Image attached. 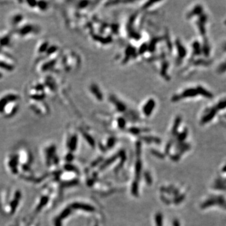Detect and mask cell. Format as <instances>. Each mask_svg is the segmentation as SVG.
<instances>
[{
	"mask_svg": "<svg viewBox=\"0 0 226 226\" xmlns=\"http://www.w3.org/2000/svg\"><path fill=\"white\" fill-rule=\"evenodd\" d=\"M155 222L156 226H163V217L161 214L158 213L155 216Z\"/></svg>",
	"mask_w": 226,
	"mask_h": 226,
	"instance_id": "52a82bcc",
	"label": "cell"
},
{
	"mask_svg": "<svg viewBox=\"0 0 226 226\" xmlns=\"http://www.w3.org/2000/svg\"><path fill=\"white\" fill-rule=\"evenodd\" d=\"M55 226H61V219L58 218V219H56V221L55 222Z\"/></svg>",
	"mask_w": 226,
	"mask_h": 226,
	"instance_id": "44dd1931",
	"label": "cell"
},
{
	"mask_svg": "<svg viewBox=\"0 0 226 226\" xmlns=\"http://www.w3.org/2000/svg\"><path fill=\"white\" fill-rule=\"evenodd\" d=\"M116 156H113V157H112L111 158H109V160H107V161H106V162L102 164V167H101V168H105V167H108V165H109V164H111L112 163H113L114 161V160H116Z\"/></svg>",
	"mask_w": 226,
	"mask_h": 226,
	"instance_id": "4fadbf2b",
	"label": "cell"
},
{
	"mask_svg": "<svg viewBox=\"0 0 226 226\" xmlns=\"http://www.w3.org/2000/svg\"><path fill=\"white\" fill-rule=\"evenodd\" d=\"M114 140L113 138L109 139V141H108V146L109 147V148H111V147L114 145Z\"/></svg>",
	"mask_w": 226,
	"mask_h": 226,
	"instance_id": "e0dca14e",
	"label": "cell"
},
{
	"mask_svg": "<svg viewBox=\"0 0 226 226\" xmlns=\"http://www.w3.org/2000/svg\"><path fill=\"white\" fill-rule=\"evenodd\" d=\"M145 178L146 179L148 184H151L152 183V178H151L150 176L148 174H147V173H145Z\"/></svg>",
	"mask_w": 226,
	"mask_h": 226,
	"instance_id": "ffe728a7",
	"label": "cell"
},
{
	"mask_svg": "<svg viewBox=\"0 0 226 226\" xmlns=\"http://www.w3.org/2000/svg\"><path fill=\"white\" fill-rule=\"evenodd\" d=\"M96 226H97V225H96Z\"/></svg>",
	"mask_w": 226,
	"mask_h": 226,
	"instance_id": "484cf974",
	"label": "cell"
},
{
	"mask_svg": "<svg viewBox=\"0 0 226 226\" xmlns=\"http://www.w3.org/2000/svg\"><path fill=\"white\" fill-rule=\"evenodd\" d=\"M226 71V61L221 64L218 68V72L220 73H223Z\"/></svg>",
	"mask_w": 226,
	"mask_h": 226,
	"instance_id": "9a60e30c",
	"label": "cell"
},
{
	"mask_svg": "<svg viewBox=\"0 0 226 226\" xmlns=\"http://www.w3.org/2000/svg\"><path fill=\"white\" fill-rule=\"evenodd\" d=\"M47 200H48V198L47 197H43V199H41V204H40L39 207H40V206H41V207H42V205H45V204H46L47 202Z\"/></svg>",
	"mask_w": 226,
	"mask_h": 226,
	"instance_id": "d6986e66",
	"label": "cell"
},
{
	"mask_svg": "<svg viewBox=\"0 0 226 226\" xmlns=\"http://www.w3.org/2000/svg\"><path fill=\"white\" fill-rule=\"evenodd\" d=\"M155 154L156 155H156H157L158 154V153L156 152H155ZM159 157H160V158H163L162 155H161V154H159Z\"/></svg>",
	"mask_w": 226,
	"mask_h": 226,
	"instance_id": "cb8c5ba5",
	"label": "cell"
},
{
	"mask_svg": "<svg viewBox=\"0 0 226 226\" xmlns=\"http://www.w3.org/2000/svg\"><path fill=\"white\" fill-rule=\"evenodd\" d=\"M20 193L18 192L17 193H16V199H14V200H13V202L11 203V208L13 212H14V209H15L16 207H17V204H18V200H19L20 199Z\"/></svg>",
	"mask_w": 226,
	"mask_h": 226,
	"instance_id": "9c48e42d",
	"label": "cell"
},
{
	"mask_svg": "<svg viewBox=\"0 0 226 226\" xmlns=\"http://www.w3.org/2000/svg\"><path fill=\"white\" fill-rule=\"evenodd\" d=\"M71 207L73 208L82 209L89 212H93L95 210V208H94L93 206L87 205V204H82V203H73L71 205Z\"/></svg>",
	"mask_w": 226,
	"mask_h": 226,
	"instance_id": "7a4b0ae2",
	"label": "cell"
},
{
	"mask_svg": "<svg viewBox=\"0 0 226 226\" xmlns=\"http://www.w3.org/2000/svg\"><path fill=\"white\" fill-rule=\"evenodd\" d=\"M198 94H199V93H198L197 89L192 88V89H188L185 90L183 93L182 96L184 97H192L196 96Z\"/></svg>",
	"mask_w": 226,
	"mask_h": 226,
	"instance_id": "277c9868",
	"label": "cell"
},
{
	"mask_svg": "<svg viewBox=\"0 0 226 226\" xmlns=\"http://www.w3.org/2000/svg\"><path fill=\"white\" fill-rule=\"evenodd\" d=\"M197 91L199 94H202L204 97L209 99L213 97V95H212V94L210 93V92H208V91H207L206 89H204V88H203L202 87H198Z\"/></svg>",
	"mask_w": 226,
	"mask_h": 226,
	"instance_id": "5b68a950",
	"label": "cell"
},
{
	"mask_svg": "<svg viewBox=\"0 0 226 226\" xmlns=\"http://www.w3.org/2000/svg\"><path fill=\"white\" fill-rule=\"evenodd\" d=\"M84 137H85V138H86V140H87L88 143H89L92 146H94L95 143H94V140L93 138H92L90 136H89V135H87V134H85L84 135Z\"/></svg>",
	"mask_w": 226,
	"mask_h": 226,
	"instance_id": "2e32d148",
	"label": "cell"
},
{
	"mask_svg": "<svg viewBox=\"0 0 226 226\" xmlns=\"http://www.w3.org/2000/svg\"><path fill=\"white\" fill-rule=\"evenodd\" d=\"M153 105H154V104H153V103L152 102V101H151V102H149L148 103V104H146L147 106L144 108V113H145V114H148L150 113V112L152 111V108H153Z\"/></svg>",
	"mask_w": 226,
	"mask_h": 226,
	"instance_id": "30bf717a",
	"label": "cell"
},
{
	"mask_svg": "<svg viewBox=\"0 0 226 226\" xmlns=\"http://www.w3.org/2000/svg\"><path fill=\"white\" fill-rule=\"evenodd\" d=\"M77 137L76 136V135H74L71 138L70 141V144H69V147H70V149L72 151L74 150L76 148L77 146Z\"/></svg>",
	"mask_w": 226,
	"mask_h": 226,
	"instance_id": "8992f818",
	"label": "cell"
},
{
	"mask_svg": "<svg viewBox=\"0 0 226 226\" xmlns=\"http://www.w3.org/2000/svg\"><path fill=\"white\" fill-rule=\"evenodd\" d=\"M72 158H73V156H72V155L71 154L68 155L67 156V160L68 161H70V160H72Z\"/></svg>",
	"mask_w": 226,
	"mask_h": 226,
	"instance_id": "7402d4cb",
	"label": "cell"
},
{
	"mask_svg": "<svg viewBox=\"0 0 226 226\" xmlns=\"http://www.w3.org/2000/svg\"><path fill=\"white\" fill-rule=\"evenodd\" d=\"M217 113V109H212V110H210V111L209 112L207 115H205L202 119V123H207L210 121L214 117L215 115Z\"/></svg>",
	"mask_w": 226,
	"mask_h": 226,
	"instance_id": "3957f363",
	"label": "cell"
},
{
	"mask_svg": "<svg viewBox=\"0 0 226 226\" xmlns=\"http://www.w3.org/2000/svg\"><path fill=\"white\" fill-rule=\"evenodd\" d=\"M173 226H180V224H179V222H178V220H175L173 222Z\"/></svg>",
	"mask_w": 226,
	"mask_h": 226,
	"instance_id": "603a6c76",
	"label": "cell"
},
{
	"mask_svg": "<svg viewBox=\"0 0 226 226\" xmlns=\"http://www.w3.org/2000/svg\"><path fill=\"white\" fill-rule=\"evenodd\" d=\"M70 212H71V211H70V208H66V209L64 210L62 213H61V216H60V217H59V218L61 219V220L62 219H64V218L67 217L70 214Z\"/></svg>",
	"mask_w": 226,
	"mask_h": 226,
	"instance_id": "7c38bea8",
	"label": "cell"
},
{
	"mask_svg": "<svg viewBox=\"0 0 226 226\" xmlns=\"http://www.w3.org/2000/svg\"><path fill=\"white\" fill-rule=\"evenodd\" d=\"M65 168L69 171H73L75 170H76L74 167H73L72 165H70V164H67V165L65 166Z\"/></svg>",
	"mask_w": 226,
	"mask_h": 226,
	"instance_id": "ac0fdd59",
	"label": "cell"
},
{
	"mask_svg": "<svg viewBox=\"0 0 226 226\" xmlns=\"http://www.w3.org/2000/svg\"><path fill=\"white\" fill-rule=\"evenodd\" d=\"M131 191H132V193L134 195H138V183L137 182H134L133 184V185H132V188H131Z\"/></svg>",
	"mask_w": 226,
	"mask_h": 226,
	"instance_id": "8fae6325",
	"label": "cell"
},
{
	"mask_svg": "<svg viewBox=\"0 0 226 226\" xmlns=\"http://www.w3.org/2000/svg\"><path fill=\"white\" fill-rule=\"evenodd\" d=\"M20 97L16 93H6L0 96V114L6 117L14 116L19 109Z\"/></svg>",
	"mask_w": 226,
	"mask_h": 226,
	"instance_id": "6da1fadb",
	"label": "cell"
},
{
	"mask_svg": "<svg viewBox=\"0 0 226 226\" xmlns=\"http://www.w3.org/2000/svg\"><path fill=\"white\" fill-rule=\"evenodd\" d=\"M141 162L138 160L137 161L136 163V167H135V170H136V176L138 178H139L140 177V173H141Z\"/></svg>",
	"mask_w": 226,
	"mask_h": 226,
	"instance_id": "ba28073f",
	"label": "cell"
},
{
	"mask_svg": "<svg viewBox=\"0 0 226 226\" xmlns=\"http://www.w3.org/2000/svg\"><path fill=\"white\" fill-rule=\"evenodd\" d=\"M225 24H226V21H225Z\"/></svg>",
	"mask_w": 226,
	"mask_h": 226,
	"instance_id": "d4e9b609",
	"label": "cell"
},
{
	"mask_svg": "<svg viewBox=\"0 0 226 226\" xmlns=\"http://www.w3.org/2000/svg\"><path fill=\"white\" fill-rule=\"evenodd\" d=\"M217 108L219 109H224L226 108V100L220 101L217 106Z\"/></svg>",
	"mask_w": 226,
	"mask_h": 226,
	"instance_id": "5bb4252c",
	"label": "cell"
}]
</instances>
